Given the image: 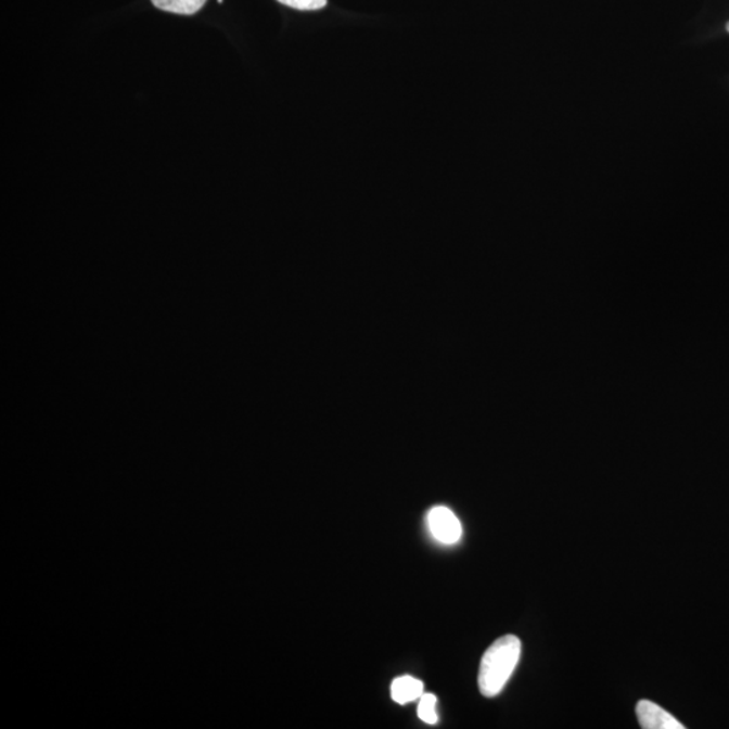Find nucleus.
<instances>
[{
    "instance_id": "f257e3e1",
    "label": "nucleus",
    "mask_w": 729,
    "mask_h": 729,
    "mask_svg": "<svg viewBox=\"0 0 729 729\" xmlns=\"http://www.w3.org/2000/svg\"><path fill=\"white\" fill-rule=\"evenodd\" d=\"M522 642L515 635L497 639L483 655L478 672V688L485 698L501 693L521 660Z\"/></svg>"
},
{
    "instance_id": "1a4fd4ad",
    "label": "nucleus",
    "mask_w": 729,
    "mask_h": 729,
    "mask_svg": "<svg viewBox=\"0 0 729 729\" xmlns=\"http://www.w3.org/2000/svg\"><path fill=\"white\" fill-rule=\"evenodd\" d=\"M218 2H219V3H220V2H223V0H218Z\"/></svg>"
},
{
    "instance_id": "7ed1b4c3",
    "label": "nucleus",
    "mask_w": 729,
    "mask_h": 729,
    "mask_svg": "<svg viewBox=\"0 0 729 729\" xmlns=\"http://www.w3.org/2000/svg\"><path fill=\"white\" fill-rule=\"evenodd\" d=\"M637 715L640 727L644 729H683L676 717L668 714L653 701L642 700L637 705Z\"/></svg>"
},
{
    "instance_id": "39448f33",
    "label": "nucleus",
    "mask_w": 729,
    "mask_h": 729,
    "mask_svg": "<svg viewBox=\"0 0 729 729\" xmlns=\"http://www.w3.org/2000/svg\"><path fill=\"white\" fill-rule=\"evenodd\" d=\"M206 2L207 0H152L154 8L180 15L196 14Z\"/></svg>"
},
{
    "instance_id": "20e7f679",
    "label": "nucleus",
    "mask_w": 729,
    "mask_h": 729,
    "mask_svg": "<svg viewBox=\"0 0 729 729\" xmlns=\"http://www.w3.org/2000/svg\"><path fill=\"white\" fill-rule=\"evenodd\" d=\"M391 695L397 704L406 705L417 701L423 695V682L411 676H402L394 679L391 687Z\"/></svg>"
},
{
    "instance_id": "f03ea898",
    "label": "nucleus",
    "mask_w": 729,
    "mask_h": 729,
    "mask_svg": "<svg viewBox=\"0 0 729 729\" xmlns=\"http://www.w3.org/2000/svg\"><path fill=\"white\" fill-rule=\"evenodd\" d=\"M427 524L431 535L442 545H456L462 538V524L450 508H431Z\"/></svg>"
},
{
    "instance_id": "423d86ee",
    "label": "nucleus",
    "mask_w": 729,
    "mask_h": 729,
    "mask_svg": "<svg viewBox=\"0 0 729 729\" xmlns=\"http://www.w3.org/2000/svg\"><path fill=\"white\" fill-rule=\"evenodd\" d=\"M436 700L434 694H424L419 699L418 716L425 725L434 726L438 722V714H436Z\"/></svg>"
},
{
    "instance_id": "0eeeda50",
    "label": "nucleus",
    "mask_w": 729,
    "mask_h": 729,
    "mask_svg": "<svg viewBox=\"0 0 729 729\" xmlns=\"http://www.w3.org/2000/svg\"><path fill=\"white\" fill-rule=\"evenodd\" d=\"M278 2L302 11L320 10L328 4V0H278Z\"/></svg>"
},
{
    "instance_id": "6e6552de",
    "label": "nucleus",
    "mask_w": 729,
    "mask_h": 729,
    "mask_svg": "<svg viewBox=\"0 0 729 729\" xmlns=\"http://www.w3.org/2000/svg\"><path fill=\"white\" fill-rule=\"evenodd\" d=\"M727 30L729 31V22H728V24H727Z\"/></svg>"
}]
</instances>
